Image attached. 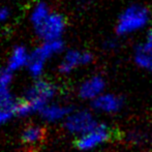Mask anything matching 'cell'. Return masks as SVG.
I'll return each mask as SVG.
<instances>
[{
    "label": "cell",
    "instance_id": "6da1fadb",
    "mask_svg": "<svg viewBox=\"0 0 152 152\" xmlns=\"http://www.w3.org/2000/svg\"><path fill=\"white\" fill-rule=\"evenodd\" d=\"M150 22V12L140 4H132L126 7L119 16L116 32L121 36L129 35L141 31Z\"/></svg>",
    "mask_w": 152,
    "mask_h": 152
},
{
    "label": "cell",
    "instance_id": "7a4b0ae2",
    "mask_svg": "<svg viewBox=\"0 0 152 152\" xmlns=\"http://www.w3.org/2000/svg\"><path fill=\"white\" fill-rule=\"evenodd\" d=\"M56 86L46 80H38L26 91L25 100L30 108L31 114L39 112L49 104L56 94Z\"/></svg>",
    "mask_w": 152,
    "mask_h": 152
},
{
    "label": "cell",
    "instance_id": "3957f363",
    "mask_svg": "<svg viewBox=\"0 0 152 152\" xmlns=\"http://www.w3.org/2000/svg\"><path fill=\"white\" fill-rule=\"evenodd\" d=\"M65 30L66 19L58 12H52L39 26L34 28V32L42 42L61 39Z\"/></svg>",
    "mask_w": 152,
    "mask_h": 152
},
{
    "label": "cell",
    "instance_id": "277c9868",
    "mask_svg": "<svg viewBox=\"0 0 152 152\" xmlns=\"http://www.w3.org/2000/svg\"><path fill=\"white\" fill-rule=\"evenodd\" d=\"M98 123L95 121L91 113L87 111H79V112L70 113L65 118L64 127L72 134H84L94 129Z\"/></svg>",
    "mask_w": 152,
    "mask_h": 152
},
{
    "label": "cell",
    "instance_id": "5b68a950",
    "mask_svg": "<svg viewBox=\"0 0 152 152\" xmlns=\"http://www.w3.org/2000/svg\"><path fill=\"white\" fill-rule=\"evenodd\" d=\"M113 137V132L106 124H98L94 129L82 134L76 141V146L82 151L93 149L97 145L109 141Z\"/></svg>",
    "mask_w": 152,
    "mask_h": 152
},
{
    "label": "cell",
    "instance_id": "8992f818",
    "mask_svg": "<svg viewBox=\"0 0 152 152\" xmlns=\"http://www.w3.org/2000/svg\"><path fill=\"white\" fill-rule=\"evenodd\" d=\"M93 61V55L90 52H81L78 50H68L62 57L59 64L61 74H69L80 65H87Z\"/></svg>",
    "mask_w": 152,
    "mask_h": 152
},
{
    "label": "cell",
    "instance_id": "52a82bcc",
    "mask_svg": "<svg viewBox=\"0 0 152 152\" xmlns=\"http://www.w3.org/2000/svg\"><path fill=\"white\" fill-rule=\"evenodd\" d=\"M64 50V44L62 39L57 40H48L42 42L39 46H37L31 52V58L46 63L48 60L52 59L56 55H59Z\"/></svg>",
    "mask_w": 152,
    "mask_h": 152
},
{
    "label": "cell",
    "instance_id": "ba28073f",
    "mask_svg": "<svg viewBox=\"0 0 152 152\" xmlns=\"http://www.w3.org/2000/svg\"><path fill=\"white\" fill-rule=\"evenodd\" d=\"M31 53L27 50V48L23 45H18L12 50L7 60V66L6 67L10 69L12 72L21 69L28 65L30 60Z\"/></svg>",
    "mask_w": 152,
    "mask_h": 152
},
{
    "label": "cell",
    "instance_id": "9c48e42d",
    "mask_svg": "<svg viewBox=\"0 0 152 152\" xmlns=\"http://www.w3.org/2000/svg\"><path fill=\"white\" fill-rule=\"evenodd\" d=\"M104 85L106 83L102 77L94 76L81 85L79 89V95L84 99H91V98L94 99L99 96V94L104 90Z\"/></svg>",
    "mask_w": 152,
    "mask_h": 152
},
{
    "label": "cell",
    "instance_id": "30bf717a",
    "mask_svg": "<svg viewBox=\"0 0 152 152\" xmlns=\"http://www.w3.org/2000/svg\"><path fill=\"white\" fill-rule=\"evenodd\" d=\"M92 107L96 110L107 113L118 112L122 107V99L113 94H104L93 99Z\"/></svg>",
    "mask_w": 152,
    "mask_h": 152
},
{
    "label": "cell",
    "instance_id": "8fae6325",
    "mask_svg": "<svg viewBox=\"0 0 152 152\" xmlns=\"http://www.w3.org/2000/svg\"><path fill=\"white\" fill-rule=\"evenodd\" d=\"M134 61L140 67L152 70V42L145 39L134 50Z\"/></svg>",
    "mask_w": 152,
    "mask_h": 152
},
{
    "label": "cell",
    "instance_id": "7c38bea8",
    "mask_svg": "<svg viewBox=\"0 0 152 152\" xmlns=\"http://www.w3.org/2000/svg\"><path fill=\"white\" fill-rule=\"evenodd\" d=\"M53 10H51V6L48 4V2L44 1V0L35 2L29 12V22L32 25L33 29L39 26L50 16Z\"/></svg>",
    "mask_w": 152,
    "mask_h": 152
},
{
    "label": "cell",
    "instance_id": "4fadbf2b",
    "mask_svg": "<svg viewBox=\"0 0 152 152\" xmlns=\"http://www.w3.org/2000/svg\"><path fill=\"white\" fill-rule=\"evenodd\" d=\"M70 114V108L60 104H47L42 111L40 115L48 122H56L66 118Z\"/></svg>",
    "mask_w": 152,
    "mask_h": 152
},
{
    "label": "cell",
    "instance_id": "5bb4252c",
    "mask_svg": "<svg viewBox=\"0 0 152 152\" xmlns=\"http://www.w3.org/2000/svg\"><path fill=\"white\" fill-rule=\"evenodd\" d=\"M45 137V130L38 125H29L22 134V141L25 145L34 146L39 144Z\"/></svg>",
    "mask_w": 152,
    "mask_h": 152
},
{
    "label": "cell",
    "instance_id": "9a60e30c",
    "mask_svg": "<svg viewBox=\"0 0 152 152\" xmlns=\"http://www.w3.org/2000/svg\"><path fill=\"white\" fill-rule=\"evenodd\" d=\"M17 102L10 88H0V109L15 110Z\"/></svg>",
    "mask_w": 152,
    "mask_h": 152
},
{
    "label": "cell",
    "instance_id": "2e32d148",
    "mask_svg": "<svg viewBox=\"0 0 152 152\" xmlns=\"http://www.w3.org/2000/svg\"><path fill=\"white\" fill-rule=\"evenodd\" d=\"M45 64L46 63L37 60V59L31 58V55H30V60H29V63L27 65L29 74L32 77H34V78H39L45 70Z\"/></svg>",
    "mask_w": 152,
    "mask_h": 152
},
{
    "label": "cell",
    "instance_id": "e0dca14e",
    "mask_svg": "<svg viewBox=\"0 0 152 152\" xmlns=\"http://www.w3.org/2000/svg\"><path fill=\"white\" fill-rule=\"evenodd\" d=\"M12 81V72L7 67L0 69V88H10Z\"/></svg>",
    "mask_w": 152,
    "mask_h": 152
},
{
    "label": "cell",
    "instance_id": "ac0fdd59",
    "mask_svg": "<svg viewBox=\"0 0 152 152\" xmlns=\"http://www.w3.org/2000/svg\"><path fill=\"white\" fill-rule=\"evenodd\" d=\"M16 113L15 110L12 109H0V125L6 123L12 119V116H15Z\"/></svg>",
    "mask_w": 152,
    "mask_h": 152
},
{
    "label": "cell",
    "instance_id": "d6986e66",
    "mask_svg": "<svg viewBox=\"0 0 152 152\" xmlns=\"http://www.w3.org/2000/svg\"><path fill=\"white\" fill-rule=\"evenodd\" d=\"M10 16H12V12L10 7L5 5L0 6V25L5 24L10 19Z\"/></svg>",
    "mask_w": 152,
    "mask_h": 152
}]
</instances>
